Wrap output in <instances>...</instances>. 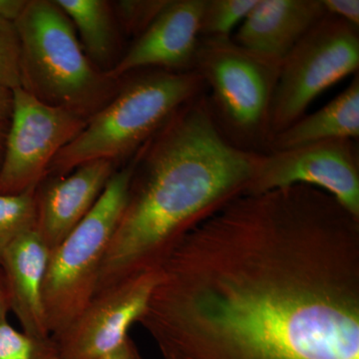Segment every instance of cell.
Here are the masks:
<instances>
[{
    "label": "cell",
    "mask_w": 359,
    "mask_h": 359,
    "mask_svg": "<svg viewBox=\"0 0 359 359\" xmlns=\"http://www.w3.org/2000/svg\"><path fill=\"white\" fill-rule=\"evenodd\" d=\"M138 323L164 359H359V218L308 185L237 196L168 250Z\"/></svg>",
    "instance_id": "cell-1"
},
{
    "label": "cell",
    "mask_w": 359,
    "mask_h": 359,
    "mask_svg": "<svg viewBox=\"0 0 359 359\" xmlns=\"http://www.w3.org/2000/svg\"><path fill=\"white\" fill-rule=\"evenodd\" d=\"M259 154L226 140L207 91L182 106L132 157L126 204L95 294L158 266L194 224L247 192Z\"/></svg>",
    "instance_id": "cell-2"
},
{
    "label": "cell",
    "mask_w": 359,
    "mask_h": 359,
    "mask_svg": "<svg viewBox=\"0 0 359 359\" xmlns=\"http://www.w3.org/2000/svg\"><path fill=\"white\" fill-rule=\"evenodd\" d=\"M141 71L121 83L109 102L87 120L76 138L52 161L47 177L65 176L93 161L119 164L131 159L182 106L205 91L196 70Z\"/></svg>",
    "instance_id": "cell-3"
},
{
    "label": "cell",
    "mask_w": 359,
    "mask_h": 359,
    "mask_svg": "<svg viewBox=\"0 0 359 359\" xmlns=\"http://www.w3.org/2000/svg\"><path fill=\"white\" fill-rule=\"evenodd\" d=\"M15 25L22 89L28 93L86 119L114 97L121 79L111 78L89 60L74 26L54 0H28Z\"/></svg>",
    "instance_id": "cell-4"
},
{
    "label": "cell",
    "mask_w": 359,
    "mask_h": 359,
    "mask_svg": "<svg viewBox=\"0 0 359 359\" xmlns=\"http://www.w3.org/2000/svg\"><path fill=\"white\" fill-rule=\"evenodd\" d=\"M282 61L244 48L231 37H201L195 69L219 131L236 147L268 152L271 110Z\"/></svg>",
    "instance_id": "cell-5"
},
{
    "label": "cell",
    "mask_w": 359,
    "mask_h": 359,
    "mask_svg": "<svg viewBox=\"0 0 359 359\" xmlns=\"http://www.w3.org/2000/svg\"><path fill=\"white\" fill-rule=\"evenodd\" d=\"M133 168L132 158L118 168L93 209L50 250L43 302L53 339L76 320L95 294L104 257L126 204Z\"/></svg>",
    "instance_id": "cell-6"
},
{
    "label": "cell",
    "mask_w": 359,
    "mask_h": 359,
    "mask_svg": "<svg viewBox=\"0 0 359 359\" xmlns=\"http://www.w3.org/2000/svg\"><path fill=\"white\" fill-rule=\"evenodd\" d=\"M358 67L359 28L327 14L282 60L271 104V138L304 117L318 96L358 73Z\"/></svg>",
    "instance_id": "cell-7"
},
{
    "label": "cell",
    "mask_w": 359,
    "mask_h": 359,
    "mask_svg": "<svg viewBox=\"0 0 359 359\" xmlns=\"http://www.w3.org/2000/svg\"><path fill=\"white\" fill-rule=\"evenodd\" d=\"M83 116L53 107L25 89L13 90V114L0 165V194L36 190L56 155L87 124Z\"/></svg>",
    "instance_id": "cell-8"
},
{
    "label": "cell",
    "mask_w": 359,
    "mask_h": 359,
    "mask_svg": "<svg viewBox=\"0 0 359 359\" xmlns=\"http://www.w3.org/2000/svg\"><path fill=\"white\" fill-rule=\"evenodd\" d=\"M358 140L332 139L259 154L247 192L308 185L332 195L359 218Z\"/></svg>",
    "instance_id": "cell-9"
},
{
    "label": "cell",
    "mask_w": 359,
    "mask_h": 359,
    "mask_svg": "<svg viewBox=\"0 0 359 359\" xmlns=\"http://www.w3.org/2000/svg\"><path fill=\"white\" fill-rule=\"evenodd\" d=\"M158 266L124 278L97 292L57 342L60 359H99L129 337L147 306Z\"/></svg>",
    "instance_id": "cell-10"
},
{
    "label": "cell",
    "mask_w": 359,
    "mask_h": 359,
    "mask_svg": "<svg viewBox=\"0 0 359 359\" xmlns=\"http://www.w3.org/2000/svg\"><path fill=\"white\" fill-rule=\"evenodd\" d=\"M204 1L169 0L152 25L106 73L122 79L143 69L195 70Z\"/></svg>",
    "instance_id": "cell-11"
},
{
    "label": "cell",
    "mask_w": 359,
    "mask_h": 359,
    "mask_svg": "<svg viewBox=\"0 0 359 359\" xmlns=\"http://www.w3.org/2000/svg\"><path fill=\"white\" fill-rule=\"evenodd\" d=\"M117 163H86L65 176L46 177L35 190V230L49 249L57 247L93 209Z\"/></svg>",
    "instance_id": "cell-12"
},
{
    "label": "cell",
    "mask_w": 359,
    "mask_h": 359,
    "mask_svg": "<svg viewBox=\"0 0 359 359\" xmlns=\"http://www.w3.org/2000/svg\"><path fill=\"white\" fill-rule=\"evenodd\" d=\"M327 14L323 0H257L231 39L282 61Z\"/></svg>",
    "instance_id": "cell-13"
},
{
    "label": "cell",
    "mask_w": 359,
    "mask_h": 359,
    "mask_svg": "<svg viewBox=\"0 0 359 359\" xmlns=\"http://www.w3.org/2000/svg\"><path fill=\"white\" fill-rule=\"evenodd\" d=\"M50 249L35 229L16 238L2 255L11 311L20 320L25 334L51 337L47 325L43 302V285Z\"/></svg>",
    "instance_id": "cell-14"
},
{
    "label": "cell",
    "mask_w": 359,
    "mask_h": 359,
    "mask_svg": "<svg viewBox=\"0 0 359 359\" xmlns=\"http://www.w3.org/2000/svg\"><path fill=\"white\" fill-rule=\"evenodd\" d=\"M359 138V74L325 107L304 115L292 126L276 134L268 152L287 150L314 142Z\"/></svg>",
    "instance_id": "cell-15"
},
{
    "label": "cell",
    "mask_w": 359,
    "mask_h": 359,
    "mask_svg": "<svg viewBox=\"0 0 359 359\" xmlns=\"http://www.w3.org/2000/svg\"><path fill=\"white\" fill-rule=\"evenodd\" d=\"M54 1L69 18L74 28H77L89 60L100 70H102L101 67L111 65L118 46V22L111 2L105 0Z\"/></svg>",
    "instance_id": "cell-16"
},
{
    "label": "cell",
    "mask_w": 359,
    "mask_h": 359,
    "mask_svg": "<svg viewBox=\"0 0 359 359\" xmlns=\"http://www.w3.org/2000/svg\"><path fill=\"white\" fill-rule=\"evenodd\" d=\"M35 190L18 195L0 194V261L4 250L25 231L35 229Z\"/></svg>",
    "instance_id": "cell-17"
},
{
    "label": "cell",
    "mask_w": 359,
    "mask_h": 359,
    "mask_svg": "<svg viewBox=\"0 0 359 359\" xmlns=\"http://www.w3.org/2000/svg\"><path fill=\"white\" fill-rule=\"evenodd\" d=\"M257 0H205L201 37H231L252 11Z\"/></svg>",
    "instance_id": "cell-18"
},
{
    "label": "cell",
    "mask_w": 359,
    "mask_h": 359,
    "mask_svg": "<svg viewBox=\"0 0 359 359\" xmlns=\"http://www.w3.org/2000/svg\"><path fill=\"white\" fill-rule=\"evenodd\" d=\"M0 359H60L57 342L16 330L8 321L0 323Z\"/></svg>",
    "instance_id": "cell-19"
},
{
    "label": "cell",
    "mask_w": 359,
    "mask_h": 359,
    "mask_svg": "<svg viewBox=\"0 0 359 359\" xmlns=\"http://www.w3.org/2000/svg\"><path fill=\"white\" fill-rule=\"evenodd\" d=\"M0 85L22 88L21 43L15 22L0 20Z\"/></svg>",
    "instance_id": "cell-20"
},
{
    "label": "cell",
    "mask_w": 359,
    "mask_h": 359,
    "mask_svg": "<svg viewBox=\"0 0 359 359\" xmlns=\"http://www.w3.org/2000/svg\"><path fill=\"white\" fill-rule=\"evenodd\" d=\"M169 0H122L112 4L116 20L124 32L138 37L152 25Z\"/></svg>",
    "instance_id": "cell-21"
},
{
    "label": "cell",
    "mask_w": 359,
    "mask_h": 359,
    "mask_svg": "<svg viewBox=\"0 0 359 359\" xmlns=\"http://www.w3.org/2000/svg\"><path fill=\"white\" fill-rule=\"evenodd\" d=\"M325 11L359 28L358 0H323Z\"/></svg>",
    "instance_id": "cell-22"
},
{
    "label": "cell",
    "mask_w": 359,
    "mask_h": 359,
    "mask_svg": "<svg viewBox=\"0 0 359 359\" xmlns=\"http://www.w3.org/2000/svg\"><path fill=\"white\" fill-rule=\"evenodd\" d=\"M27 2L28 0H0V20L16 22Z\"/></svg>",
    "instance_id": "cell-23"
},
{
    "label": "cell",
    "mask_w": 359,
    "mask_h": 359,
    "mask_svg": "<svg viewBox=\"0 0 359 359\" xmlns=\"http://www.w3.org/2000/svg\"><path fill=\"white\" fill-rule=\"evenodd\" d=\"M99 359H144L138 347L131 337H128L117 348Z\"/></svg>",
    "instance_id": "cell-24"
},
{
    "label": "cell",
    "mask_w": 359,
    "mask_h": 359,
    "mask_svg": "<svg viewBox=\"0 0 359 359\" xmlns=\"http://www.w3.org/2000/svg\"><path fill=\"white\" fill-rule=\"evenodd\" d=\"M13 91L0 85V128L8 124L13 114Z\"/></svg>",
    "instance_id": "cell-25"
},
{
    "label": "cell",
    "mask_w": 359,
    "mask_h": 359,
    "mask_svg": "<svg viewBox=\"0 0 359 359\" xmlns=\"http://www.w3.org/2000/svg\"><path fill=\"white\" fill-rule=\"evenodd\" d=\"M9 311H11V292L6 273L0 264V323L7 320Z\"/></svg>",
    "instance_id": "cell-26"
},
{
    "label": "cell",
    "mask_w": 359,
    "mask_h": 359,
    "mask_svg": "<svg viewBox=\"0 0 359 359\" xmlns=\"http://www.w3.org/2000/svg\"><path fill=\"white\" fill-rule=\"evenodd\" d=\"M6 131L0 128V165H1L2 156H4V143H6Z\"/></svg>",
    "instance_id": "cell-27"
}]
</instances>
